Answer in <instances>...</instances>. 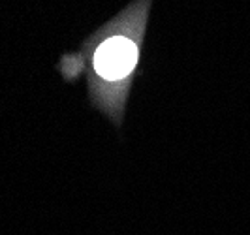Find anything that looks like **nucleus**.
I'll list each match as a JSON object with an SVG mask.
<instances>
[{
  "label": "nucleus",
  "mask_w": 250,
  "mask_h": 235,
  "mask_svg": "<svg viewBox=\"0 0 250 235\" xmlns=\"http://www.w3.org/2000/svg\"><path fill=\"white\" fill-rule=\"evenodd\" d=\"M147 8L149 0L132 4L123 15L88 38L81 57L68 59L74 64L87 62L90 100L117 124L123 123L126 98L138 68Z\"/></svg>",
  "instance_id": "f257e3e1"
}]
</instances>
